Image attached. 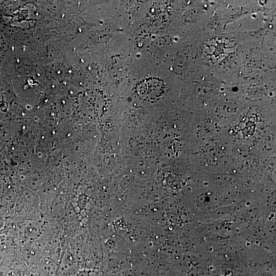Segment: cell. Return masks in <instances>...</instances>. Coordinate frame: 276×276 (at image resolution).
I'll use <instances>...</instances> for the list:
<instances>
[{"label":"cell","instance_id":"6da1fadb","mask_svg":"<svg viewBox=\"0 0 276 276\" xmlns=\"http://www.w3.org/2000/svg\"><path fill=\"white\" fill-rule=\"evenodd\" d=\"M159 84L160 82L155 79H144L136 87L138 96L143 100H154L159 95Z\"/></svg>","mask_w":276,"mask_h":276}]
</instances>
